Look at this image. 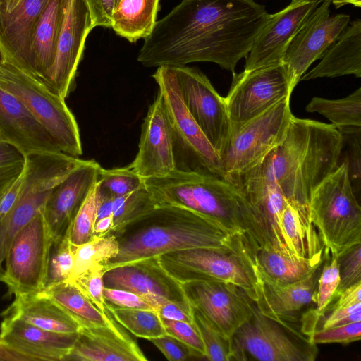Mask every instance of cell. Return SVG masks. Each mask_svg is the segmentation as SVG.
<instances>
[{
    "mask_svg": "<svg viewBox=\"0 0 361 361\" xmlns=\"http://www.w3.org/2000/svg\"><path fill=\"white\" fill-rule=\"evenodd\" d=\"M343 138L332 124L292 116L283 141L250 170L227 180L236 187L271 186L308 207L315 188L338 166Z\"/></svg>",
    "mask_w": 361,
    "mask_h": 361,
    "instance_id": "obj_1",
    "label": "cell"
},
{
    "mask_svg": "<svg viewBox=\"0 0 361 361\" xmlns=\"http://www.w3.org/2000/svg\"><path fill=\"white\" fill-rule=\"evenodd\" d=\"M111 233L118 241V252L105 264V271L179 250L206 247L242 252L252 245L247 235L231 234L204 216L172 205L157 206Z\"/></svg>",
    "mask_w": 361,
    "mask_h": 361,
    "instance_id": "obj_2",
    "label": "cell"
},
{
    "mask_svg": "<svg viewBox=\"0 0 361 361\" xmlns=\"http://www.w3.org/2000/svg\"><path fill=\"white\" fill-rule=\"evenodd\" d=\"M144 183L157 206L188 209L213 220L231 234L247 235L253 240L250 204L228 180L174 169L164 176L144 179Z\"/></svg>",
    "mask_w": 361,
    "mask_h": 361,
    "instance_id": "obj_3",
    "label": "cell"
},
{
    "mask_svg": "<svg viewBox=\"0 0 361 361\" xmlns=\"http://www.w3.org/2000/svg\"><path fill=\"white\" fill-rule=\"evenodd\" d=\"M308 209L325 257L337 259L361 244V207L345 161L312 192Z\"/></svg>",
    "mask_w": 361,
    "mask_h": 361,
    "instance_id": "obj_4",
    "label": "cell"
},
{
    "mask_svg": "<svg viewBox=\"0 0 361 361\" xmlns=\"http://www.w3.org/2000/svg\"><path fill=\"white\" fill-rule=\"evenodd\" d=\"M165 105L175 170L225 178L219 157L186 109L171 66H159L152 75Z\"/></svg>",
    "mask_w": 361,
    "mask_h": 361,
    "instance_id": "obj_5",
    "label": "cell"
},
{
    "mask_svg": "<svg viewBox=\"0 0 361 361\" xmlns=\"http://www.w3.org/2000/svg\"><path fill=\"white\" fill-rule=\"evenodd\" d=\"M258 247L242 252H224L196 247L176 250L158 256L162 267L180 284L191 281H218L243 289L254 302L257 300V276L254 271Z\"/></svg>",
    "mask_w": 361,
    "mask_h": 361,
    "instance_id": "obj_6",
    "label": "cell"
},
{
    "mask_svg": "<svg viewBox=\"0 0 361 361\" xmlns=\"http://www.w3.org/2000/svg\"><path fill=\"white\" fill-rule=\"evenodd\" d=\"M0 87L18 98L49 130L63 153L82 154L79 128L65 99L8 61L0 52Z\"/></svg>",
    "mask_w": 361,
    "mask_h": 361,
    "instance_id": "obj_7",
    "label": "cell"
},
{
    "mask_svg": "<svg viewBox=\"0 0 361 361\" xmlns=\"http://www.w3.org/2000/svg\"><path fill=\"white\" fill-rule=\"evenodd\" d=\"M21 186L15 203L0 217V281L4 282V263L17 233L39 212L54 188L70 173L59 156L35 153L25 157Z\"/></svg>",
    "mask_w": 361,
    "mask_h": 361,
    "instance_id": "obj_8",
    "label": "cell"
},
{
    "mask_svg": "<svg viewBox=\"0 0 361 361\" xmlns=\"http://www.w3.org/2000/svg\"><path fill=\"white\" fill-rule=\"evenodd\" d=\"M292 116L288 98L250 121L232 125L227 143L219 154L226 179L259 164L283 141Z\"/></svg>",
    "mask_w": 361,
    "mask_h": 361,
    "instance_id": "obj_9",
    "label": "cell"
},
{
    "mask_svg": "<svg viewBox=\"0 0 361 361\" xmlns=\"http://www.w3.org/2000/svg\"><path fill=\"white\" fill-rule=\"evenodd\" d=\"M52 240L42 209L17 233L7 252L4 283L10 294L44 290Z\"/></svg>",
    "mask_w": 361,
    "mask_h": 361,
    "instance_id": "obj_10",
    "label": "cell"
},
{
    "mask_svg": "<svg viewBox=\"0 0 361 361\" xmlns=\"http://www.w3.org/2000/svg\"><path fill=\"white\" fill-rule=\"evenodd\" d=\"M252 316L233 336L235 360L249 357L262 361H313L316 344L287 334L283 327L262 314L252 303Z\"/></svg>",
    "mask_w": 361,
    "mask_h": 361,
    "instance_id": "obj_11",
    "label": "cell"
},
{
    "mask_svg": "<svg viewBox=\"0 0 361 361\" xmlns=\"http://www.w3.org/2000/svg\"><path fill=\"white\" fill-rule=\"evenodd\" d=\"M293 90L283 64L233 73L225 99L232 125L250 121L288 99Z\"/></svg>",
    "mask_w": 361,
    "mask_h": 361,
    "instance_id": "obj_12",
    "label": "cell"
},
{
    "mask_svg": "<svg viewBox=\"0 0 361 361\" xmlns=\"http://www.w3.org/2000/svg\"><path fill=\"white\" fill-rule=\"evenodd\" d=\"M171 67L186 109L219 157L231 130L224 97L199 70L185 66Z\"/></svg>",
    "mask_w": 361,
    "mask_h": 361,
    "instance_id": "obj_13",
    "label": "cell"
},
{
    "mask_svg": "<svg viewBox=\"0 0 361 361\" xmlns=\"http://www.w3.org/2000/svg\"><path fill=\"white\" fill-rule=\"evenodd\" d=\"M331 0H322L290 42L282 64L293 91L309 67L321 59L348 26L350 16H330Z\"/></svg>",
    "mask_w": 361,
    "mask_h": 361,
    "instance_id": "obj_14",
    "label": "cell"
},
{
    "mask_svg": "<svg viewBox=\"0 0 361 361\" xmlns=\"http://www.w3.org/2000/svg\"><path fill=\"white\" fill-rule=\"evenodd\" d=\"M94 27L86 0H66L55 61L43 82L63 99L73 87L87 37Z\"/></svg>",
    "mask_w": 361,
    "mask_h": 361,
    "instance_id": "obj_15",
    "label": "cell"
},
{
    "mask_svg": "<svg viewBox=\"0 0 361 361\" xmlns=\"http://www.w3.org/2000/svg\"><path fill=\"white\" fill-rule=\"evenodd\" d=\"M184 294L216 329L228 338L252 316L253 302L240 288L218 281L181 284Z\"/></svg>",
    "mask_w": 361,
    "mask_h": 361,
    "instance_id": "obj_16",
    "label": "cell"
},
{
    "mask_svg": "<svg viewBox=\"0 0 361 361\" xmlns=\"http://www.w3.org/2000/svg\"><path fill=\"white\" fill-rule=\"evenodd\" d=\"M322 0H292L269 14L245 58V71L282 64L293 38Z\"/></svg>",
    "mask_w": 361,
    "mask_h": 361,
    "instance_id": "obj_17",
    "label": "cell"
},
{
    "mask_svg": "<svg viewBox=\"0 0 361 361\" xmlns=\"http://www.w3.org/2000/svg\"><path fill=\"white\" fill-rule=\"evenodd\" d=\"M48 1L0 0V52L32 76L31 45L34 31Z\"/></svg>",
    "mask_w": 361,
    "mask_h": 361,
    "instance_id": "obj_18",
    "label": "cell"
},
{
    "mask_svg": "<svg viewBox=\"0 0 361 361\" xmlns=\"http://www.w3.org/2000/svg\"><path fill=\"white\" fill-rule=\"evenodd\" d=\"M104 286L130 291L152 299L157 308L165 300L188 301L182 285L160 264L158 256L106 270Z\"/></svg>",
    "mask_w": 361,
    "mask_h": 361,
    "instance_id": "obj_19",
    "label": "cell"
},
{
    "mask_svg": "<svg viewBox=\"0 0 361 361\" xmlns=\"http://www.w3.org/2000/svg\"><path fill=\"white\" fill-rule=\"evenodd\" d=\"M128 165L143 179L164 176L175 169L167 114L159 91L142 124L137 153Z\"/></svg>",
    "mask_w": 361,
    "mask_h": 361,
    "instance_id": "obj_20",
    "label": "cell"
},
{
    "mask_svg": "<svg viewBox=\"0 0 361 361\" xmlns=\"http://www.w3.org/2000/svg\"><path fill=\"white\" fill-rule=\"evenodd\" d=\"M0 138L24 157L62 152L49 130L18 98L1 87Z\"/></svg>",
    "mask_w": 361,
    "mask_h": 361,
    "instance_id": "obj_21",
    "label": "cell"
},
{
    "mask_svg": "<svg viewBox=\"0 0 361 361\" xmlns=\"http://www.w3.org/2000/svg\"><path fill=\"white\" fill-rule=\"evenodd\" d=\"M321 267L304 280L288 285H276L257 279L255 287L257 298L254 303L262 314L276 322L286 330L310 341L302 336L295 325L299 321V313L315 304Z\"/></svg>",
    "mask_w": 361,
    "mask_h": 361,
    "instance_id": "obj_22",
    "label": "cell"
},
{
    "mask_svg": "<svg viewBox=\"0 0 361 361\" xmlns=\"http://www.w3.org/2000/svg\"><path fill=\"white\" fill-rule=\"evenodd\" d=\"M100 168L94 160H86L50 193L42 212L53 238L66 233L78 209L96 185Z\"/></svg>",
    "mask_w": 361,
    "mask_h": 361,
    "instance_id": "obj_23",
    "label": "cell"
},
{
    "mask_svg": "<svg viewBox=\"0 0 361 361\" xmlns=\"http://www.w3.org/2000/svg\"><path fill=\"white\" fill-rule=\"evenodd\" d=\"M65 360L147 361L137 343L111 315L106 325L80 328Z\"/></svg>",
    "mask_w": 361,
    "mask_h": 361,
    "instance_id": "obj_24",
    "label": "cell"
},
{
    "mask_svg": "<svg viewBox=\"0 0 361 361\" xmlns=\"http://www.w3.org/2000/svg\"><path fill=\"white\" fill-rule=\"evenodd\" d=\"M0 341L30 360H65L78 333L64 334L44 330L19 318L3 316Z\"/></svg>",
    "mask_w": 361,
    "mask_h": 361,
    "instance_id": "obj_25",
    "label": "cell"
},
{
    "mask_svg": "<svg viewBox=\"0 0 361 361\" xmlns=\"http://www.w3.org/2000/svg\"><path fill=\"white\" fill-rule=\"evenodd\" d=\"M321 59L320 62L310 71L305 73L300 80L347 75L360 78V19L353 21L349 26H347Z\"/></svg>",
    "mask_w": 361,
    "mask_h": 361,
    "instance_id": "obj_26",
    "label": "cell"
},
{
    "mask_svg": "<svg viewBox=\"0 0 361 361\" xmlns=\"http://www.w3.org/2000/svg\"><path fill=\"white\" fill-rule=\"evenodd\" d=\"M3 316L19 318L44 330L75 334L80 325L42 291L18 294Z\"/></svg>",
    "mask_w": 361,
    "mask_h": 361,
    "instance_id": "obj_27",
    "label": "cell"
},
{
    "mask_svg": "<svg viewBox=\"0 0 361 361\" xmlns=\"http://www.w3.org/2000/svg\"><path fill=\"white\" fill-rule=\"evenodd\" d=\"M281 225L294 256L314 265L323 263L324 246L311 221L308 207L287 200L281 214Z\"/></svg>",
    "mask_w": 361,
    "mask_h": 361,
    "instance_id": "obj_28",
    "label": "cell"
},
{
    "mask_svg": "<svg viewBox=\"0 0 361 361\" xmlns=\"http://www.w3.org/2000/svg\"><path fill=\"white\" fill-rule=\"evenodd\" d=\"M66 0H49L35 27L32 45V76L43 84L56 57Z\"/></svg>",
    "mask_w": 361,
    "mask_h": 361,
    "instance_id": "obj_29",
    "label": "cell"
},
{
    "mask_svg": "<svg viewBox=\"0 0 361 361\" xmlns=\"http://www.w3.org/2000/svg\"><path fill=\"white\" fill-rule=\"evenodd\" d=\"M322 264L314 265L293 255L258 247L254 271L257 279L284 286L304 280Z\"/></svg>",
    "mask_w": 361,
    "mask_h": 361,
    "instance_id": "obj_30",
    "label": "cell"
},
{
    "mask_svg": "<svg viewBox=\"0 0 361 361\" xmlns=\"http://www.w3.org/2000/svg\"><path fill=\"white\" fill-rule=\"evenodd\" d=\"M159 5V0H119L111 28L130 42L145 38L155 25Z\"/></svg>",
    "mask_w": 361,
    "mask_h": 361,
    "instance_id": "obj_31",
    "label": "cell"
},
{
    "mask_svg": "<svg viewBox=\"0 0 361 361\" xmlns=\"http://www.w3.org/2000/svg\"><path fill=\"white\" fill-rule=\"evenodd\" d=\"M61 307L80 328L106 325L111 314L101 312L71 281H63L44 288L42 291Z\"/></svg>",
    "mask_w": 361,
    "mask_h": 361,
    "instance_id": "obj_32",
    "label": "cell"
},
{
    "mask_svg": "<svg viewBox=\"0 0 361 361\" xmlns=\"http://www.w3.org/2000/svg\"><path fill=\"white\" fill-rule=\"evenodd\" d=\"M307 112H317L326 117L338 129L361 127V88L337 99L313 97L305 107Z\"/></svg>",
    "mask_w": 361,
    "mask_h": 361,
    "instance_id": "obj_33",
    "label": "cell"
},
{
    "mask_svg": "<svg viewBox=\"0 0 361 361\" xmlns=\"http://www.w3.org/2000/svg\"><path fill=\"white\" fill-rule=\"evenodd\" d=\"M118 252V243L111 233L102 237L94 236L81 245H73V265L67 281L75 279L90 268L104 267Z\"/></svg>",
    "mask_w": 361,
    "mask_h": 361,
    "instance_id": "obj_34",
    "label": "cell"
},
{
    "mask_svg": "<svg viewBox=\"0 0 361 361\" xmlns=\"http://www.w3.org/2000/svg\"><path fill=\"white\" fill-rule=\"evenodd\" d=\"M106 309L119 324L137 337L149 341L166 334L155 310L123 308L107 303Z\"/></svg>",
    "mask_w": 361,
    "mask_h": 361,
    "instance_id": "obj_35",
    "label": "cell"
},
{
    "mask_svg": "<svg viewBox=\"0 0 361 361\" xmlns=\"http://www.w3.org/2000/svg\"><path fill=\"white\" fill-rule=\"evenodd\" d=\"M157 207L145 185L129 194L111 197L113 228L116 232Z\"/></svg>",
    "mask_w": 361,
    "mask_h": 361,
    "instance_id": "obj_36",
    "label": "cell"
},
{
    "mask_svg": "<svg viewBox=\"0 0 361 361\" xmlns=\"http://www.w3.org/2000/svg\"><path fill=\"white\" fill-rule=\"evenodd\" d=\"M193 322L211 361L235 360L233 337L228 338L216 329L197 309L192 307Z\"/></svg>",
    "mask_w": 361,
    "mask_h": 361,
    "instance_id": "obj_37",
    "label": "cell"
},
{
    "mask_svg": "<svg viewBox=\"0 0 361 361\" xmlns=\"http://www.w3.org/2000/svg\"><path fill=\"white\" fill-rule=\"evenodd\" d=\"M144 185V179L129 165L109 169L101 166L97 190L99 197H116L133 192Z\"/></svg>",
    "mask_w": 361,
    "mask_h": 361,
    "instance_id": "obj_38",
    "label": "cell"
},
{
    "mask_svg": "<svg viewBox=\"0 0 361 361\" xmlns=\"http://www.w3.org/2000/svg\"><path fill=\"white\" fill-rule=\"evenodd\" d=\"M326 259V257H325ZM340 282L339 269L337 259L326 261L321 269L315 293L314 311L308 312L307 324L312 329H316L319 319L327 312L329 305L335 300V294Z\"/></svg>",
    "mask_w": 361,
    "mask_h": 361,
    "instance_id": "obj_39",
    "label": "cell"
},
{
    "mask_svg": "<svg viewBox=\"0 0 361 361\" xmlns=\"http://www.w3.org/2000/svg\"><path fill=\"white\" fill-rule=\"evenodd\" d=\"M73 265V245L66 233L53 238L48 258L46 287L67 281ZM45 287V288H46Z\"/></svg>",
    "mask_w": 361,
    "mask_h": 361,
    "instance_id": "obj_40",
    "label": "cell"
},
{
    "mask_svg": "<svg viewBox=\"0 0 361 361\" xmlns=\"http://www.w3.org/2000/svg\"><path fill=\"white\" fill-rule=\"evenodd\" d=\"M98 195L97 184L88 195L66 230L69 240L78 245L90 240L96 221Z\"/></svg>",
    "mask_w": 361,
    "mask_h": 361,
    "instance_id": "obj_41",
    "label": "cell"
},
{
    "mask_svg": "<svg viewBox=\"0 0 361 361\" xmlns=\"http://www.w3.org/2000/svg\"><path fill=\"white\" fill-rule=\"evenodd\" d=\"M104 267H92L72 281L80 292L101 312H106L104 298Z\"/></svg>",
    "mask_w": 361,
    "mask_h": 361,
    "instance_id": "obj_42",
    "label": "cell"
},
{
    "mask_svg": "<svg viewBox=\"0 0 361 361\" xmlns=\"http://www.w3.org/2000/svg\"><path fill=\"white\" fill-rule=\"evenodd\" d=\"M339 269L340 282L335 300L345 289L361 281V244L346 251L337 258Z\"/></svg>",
    "mask_w": 361,
    "mask_h": 361,
    "instance_id": "obj_43",
    "label": "cell"
},
{
    "mask_svg": "<svg viewBox=\"0 0 361 361\" xmlns=\"http://www.w3.org/2000/svg\"><path fill=\"white\" fill-rule=\"evenodd\" d=\"M361 127H345L338 129L343 138V144L347 147V163L352 185L355 192L360 188L361 166ZM356 194V193H355Z\"/></svg>",
    "mask_w": 361,
    "mask_h": 361,
    "instance_id": "obj_44",
    "label": "cell"
},
{
    "mask_svg": "<svg viewBox=\"0 0 361 361\" xmlns=\"http://www.w3.org/2000/svg\"><path fill=\"white\" fill-rule=\"evenodd\" d=\"M361 321L337 326L326 329L315 330L310 340L314 344H348L360 340Z\"/></svg>",
    "mask_w": 361,
    "mask_h": 361,
    "instance_id": "obj_45",
    "label": "cell"
},
{
    "mask_svg": "<svg viewBox=\"0 0 361 361\" xmlns=\"http://www.w3.org/2000/svg\"><path fill=\"white\" fill-rule=\"evenodd\" d=\"M161 319L167 334L176 337L186 344L197 355L199 358L205 357L204 345L194 323L164 317H161Z\"/></svg>",
    "mask_w": 361,
    "mask_h": 361,
    "instance_id": "obj_46",
    "label": "cell"
},
{
    "mask_svg": "<svg viewBox=\"0 0 361 361\" xmlns=\"http://www.w3.org/2000/svg\"><path fill=\"white\" fill-rule=\"evenodd\" d=\"M103 294L105 302L113 306L132 309H157L152 299L130 291L104 287Z\"/></svg>",
    "mask_w": 361,
    "mask_h": 361,
    "instance_id": "obj_47",
    "label": "cell"
},
{
    "mask_svg": "<svg viewBox=\"0 0 361 361\" xmlns=\"http://www.w3.org/2000/svg\"><path fill=\"white\" fill-rule=\"evenodd\" d=\"M170 361H183L191 357H198L197 355L186 344L176 337L164 334L149 340Z\"/></svg>",
    "mask_w": 361,
    "mask_h": 361,
    "instance_id": "obj_48",
    "label": "cell"
},
{
    "mask_svg": "<svg viewBox=\"0 0 361 361\" xmlns=\"http://www.w3.org/2000/svg\"><path fill=\"white\" fill-rule=\"evenodd\" d=\"M331 310V314L322 324L323 329L361 321V302Z\"/></svg>",
    "mask_w": 361,
    "mask_h": 361,
    "instance_id": "obj_49",
    "label": "cell"
},
{
    "mask_svg": "<svg viewBox=\"0 0 361 361\" xmlns=\"http://www.w3.org/2000/svg\"><path fill=\"white\" fill-rule=\"evenodd\" d=\"M157 311L161 317L194 323L192 307L188 301L165 300Z\"/></svg>",
    "mask_w": 361,
    "mask_h": 361,
    "instance_id": "obj_50",
    "label": "cell"
},
{
    "mask_svg": "<svg viewBox=\"0 0 361 361\" xmlns=\"http://www.w3.org/2000/svg\"><path fill=\"white\" fill-rule=\"evenodd\" d=\"M94 27H111L115 0H86Z\"/></svg>",
    "mask_w": 361,
    "mask_h": 361,
    "instance_id": "obj_51",
    "label": "cell"
},
{
    "mask_svg": "<svg viewBox=\"0 0 361 361\" xmlns=\"http://www.w3.org/2000/svg\"><path fill=\"white\" fill-rule=\"evenodd\" d=\"M25 160L0 163V203L25 169Z\"/></svg>",
    "mask_w": 361,
    "mask_h": 361,
    "instance_id": "obj_52",
    "label": "cell"
},
{
    "mask_svg": "<svg viewBox=\"0 0 361 361\" xmlns=\"http://www.w3.org/2000/svg\"><path fill=\"white\" fill-rule=\"evenodd\" d=\"M359 302H361V281L345 289L338 296L334 305H330L329 309L351 305Z\"/></svg>",
    "mask_w": 361,
    "mask_h": 361,
    "instance_id": "obj_53",
    "label": "cell"
},
{
    "mask_svg": "<svg viewBox=\"0 0 361 361\" xmlns=\"http://www.w3.org/2000/svg\"><path fill=\"white\" fill-rule=\"evenodd\" d=\"M23 173L13 184V185L3 197L0 203V217L6 214L15 203L20 189Z\"/></svg>",
    "mask_w": 361,
    "mask_h": 361,
    "instance_id": "obj_54",
    "label": "cell"
},
{
    "mask_svg": "<svg viewBox=\"0 0 361 361\" xmlns=\"http://www.w3.org/2000/svg\"><path fill=\"white\" fill-rule=\"evenodd\" d=\"M25 159V157L16 149L0 138V163L13 162Z\"/></svg>",
    "mask_w": 361,
    "mask_h": 361,
    "instance_id": "obj_55",
    "label": "cell"
},
{
    "mask_svg": "<svg viewBox=\"0 0 361 361\" xmlns=\"http://www.w3.org/2000/svg\"><path fill=\"white\" fill-rule=\"evenodd\" d=\"M113 228L112 216H108L96 220L93 234L95 237H102L111 233Z\"/></svg>",
    "mask_w": 361,
    "mask_h": 361,
    "instance_id": "obj_56",
    "label": "cell"
},
{
    "mask_svg": "<svg viewBox=\"0 0 361 361\" xmlns=\"http://www.w3.org/2000/svg\"><path fill=\"white\" fill-rule=\"evenodd\" d=\"M336 8H339L345 4H350L354 6L360 7L361 0H331Z\"/></svg>",
    "mask_w": 361,
    "mask_h": 361,
    "instance_id": "obj_57",
    "label": "cell"
},
{
    "mask_svg": "<svg viewBox=\"0 0 361 361\" xmlns=\"http://www.w3.org/2000/svg\"><path fill=\"white\" fill-rule=\"evenodd\" d=\"M119 0H115V6Z\"/></svg>",
    "mask_w": 361,
    "mask_h": 361,
    "instance_id": "obj_58",
    "label": "cell"
}]
</instances>
